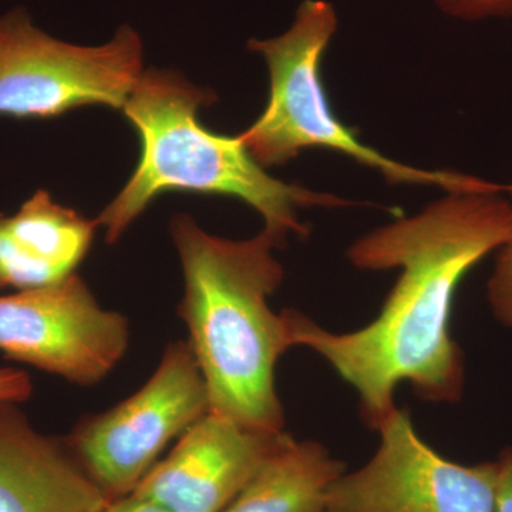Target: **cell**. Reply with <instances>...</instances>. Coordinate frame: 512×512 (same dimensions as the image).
<instances>
[{
    "label": "cell",
    "mask_w": 512,
    "mask_h": 512,
    "mask_svg": "<svg viewBox=\"0 0 512 512\" xmlns=\"http://www.w3.org/2000/svg\"><path fill=\"white\" fill-rule=\"evenodd\" d=\"M503 184L447 192L419 214L357 239L349 261L366 271L400 269L382 311L365 328L329 332L285 309L293 346L311 349L355 389L367 426L379 429L397 409L394 392L409 383L433 403H456L466 382L464 355L450 333L451 308L464 276L512 235Z\"/></svg>",
    "instance_id": "obj_1"
},
{
    "label": "cell",
    "mask_w": 512,
    "mask_h": 512,
    "mask_svg": "<svg viewBox=\"0 0 512 512\" xmlns=\"http://www.w3.org/2000/svg\"><path fill=\"white\" fill-rule=\"evenodd\" d=\"M170 232L184 275L178 315L210 412L249 429L285 431L275 370L293 348L291 326L268 302L285 276L278 244L264 231L241 241L214 237L184 214L171 220Z\"/></svg>",
    "instance_id": "obj_2"
},
{
    "label": "cell",
    "mask_w": 512,
    "mask_h": 512,
    "mask_svg": "<svg viewBox=\"0 0 512 512\" xmlns=\"http://www.w3.org/2000/svg\"><path fill=\"white\" fill-rule=\"evenodd\" d=\"M217 96L173 70L148 69L123 107L140 137L136 170L96 222L116 244L148 205L165 192H194L237 198L264 218V232L279 248L291 235L308 237L299 221L306 208L352 205L336 195L288 184L268 174L241 136H224L202 126L198 111Z\"/></svg>",
    "instance_id": "obj_3"
},
{
    "label": "cell",
    "mask_w": 512,
    "mask_h": 512,
    "mask_svg": "<svg viewBox=\"0 0 512 512\" xmlns=\"http://www.w3.org/2000/svg\"><path fill=\"white\" fill-rule=\"evenodd\" d=\"M338 30L328 0H303L284 35L249 40L248 49L264 57L269 72L265 110L239 134L264 168L293 160L303 150H328L377 171L387 183L424 185L447 192L490 190L497 183L450 170H426L384 156L367 146L336 116L323 83L322 63Z\"/></svg>",
    "instance_id": "obj_4"
},
{
    "label": "cell",
    "mask_w": 512,
    "mask_h": 512,
    "mask_svg": "<svg viewBox=\"0 0 512 512\" xmlns=\"http://www.w3.org/2000/svg\"><path fill=\"white\" fill-rule=\"evenodd\" d=\"M143 72V43L128 26L107 45L84 47L36 28L25 8L0 18V117L52 119L94 104L123 110Z\"/></svg>",
    "instance_id": "obj_5"
},
{
    "label": "cell",
    "mask_w": 512,
    "mask_h": 512,
    "mask_svg": "<svg viewBox=\"0 0 512 512\" xmlns=\"http://www.w3.org/2000/svg\"><path fill=\"white\" fill-rule=\"evenodd\" d=\"M208 412L197 359L187 340H175L140 390L107 412L84 417L64 439L114 501L133 494L164 448Z\"/></svg>",
    "instance_id": "obj_6"
},
{
    "label": "cell",
    "mask_w": 512,
    "mask_h": 512,
    "mask_svg": "<svg viewBox=\"0 0 512 512\" xmlns=\"http://www.w3.org/2000/svg\"><path fill=\"white\" fill-rule=\"evenodd\" d=\"M130 325L101 308L74 274L59 284L0 296V352L80 387L103 382L126 356Z\"/></svg>",
    "instance_id": "obj_7"
},
{
    "label": "cell",
    "mask_w": 512,
    "mask_h": 512,
    "mask_svg": "<svg viewBox=\"0 0 512 512\" xmlns=\"http://www.w3.org/2000/svg\"><path fill=\"white\" fill-rule=\"evenodd\" d=\"M375 456L330 487L328 512H494L498 466H463L420 439L396 410L377 429Z\"/></svg>",
    "instance_id": "obj_8"
},
{
    "label": "cell",
    "mask_w": 512,
    "mask_h": 512,
    "mask_svg": "<svg viewBox=\"0 0 512 512\" xmlns=\"http://www.w3.org/2000/svg\"><path fill=\"white\" fill-rule=\"evenodd\" d=\"M286 436V431L249 429L208 412L133 494L178 512H224Z\"/></svg>",
    "instance_id": "obj_9"
},
{
    "label": "cell",
    "mask_w": 512,
    "mask_h": 512,
    "mask_svg": "<svg viewBox=\"0 0 512 512\" xmlns=\"http://www.w3.org/2000/svg\"><path fill=\"white\" fill-rule=\"evenodd\" d=\"M109 503L64 437L37 431L18 403H0V512H101Z\"/></svg>",
    "instance_id": "obj_10"
},
{
    "label": "cell",
    "mask_w": 512,
    "mask_h": 512,
    "mask_svg": "<svg viewBox=\"0 0 512 512\" xmlns=\"http://www.w3.org/2000/svg\"><path fill=\"white\" fill-rule=\"evenodd\" d=\"M99 227L37 191L15 215L0 212V291L43 288L76 274Z\"/></svg>",
    "instance_id": "obj_11"
},
{
    "label": "cell",
    "mask_w": 512,
    "mask_h": 512,
    "mask_svg": "<svg viewBox=\"0 0 512 512\" xmlns=\"http://www.w3.org/2000/svg\"><path fill=\"white\" fill-rule=\"evenodd\" d=\"M345 464L318 441L286 436L224 512H328Z\"/></svg>",
    "instance_id": "obj_12"
},
{
    "label": "cell",
    "mask_w": 512,
    "mask_h": 512,
    "mask_svg": "<svg viewBox=\"0 0 512 512\" xmlns=\"http://www.w3.org/2000/svg\"><path fill=\"white\" fill-rule=\"evenodd\" d=\"M504 194L512 205V184L505 185ZM487 299L494 318L512 329V235L498 249L493 275L488 279Z\"/></svg>",
    "instance_id": "obj_13"
},
{
    "label": "cell",
    "mask_w": 512,
    "mask_h": 512,
    "mask_svg": "<svg viewBox=\"0 0 512 512\" xmlns=\"http://www.w3.org/2000/svg\"><path fill=\"white\" fill-rule=\"evenodd\" d=\"M434 3L451 18L467 22L512 18V0H434Z\"/></svg>",
    "instance_id": "obj_14"
},
{
    "label": "cell",
    "mask_w": 512,
    "mask_h": 512,
    "mask_svg": "<svg viewBox=\"0 0 512 512\" xmlns=\"http://www.w3.org/2000/svg\"><path fill=\"white\" fill-rule=\"evenodd\" d=\"M33 394V382L25 370L0 367V403H22Z\"/></svg>",
    "instance_id": "obj_15"
},
{
    "label": "cell",
    "mask_w": 512,
    "mask_h": 512,
    "mask_svg": "<svg viewBox=\"0 0 512 512\" xmlns=\"http://www.w3.org/2000/svg\"><path fill=\"white\" fill-rule=\"evenodd\" d=\"M498 480L494 512H512V447H507L497 460Z\"/></svg>",
    "instance_id": "obj_16"
},
{
    "label": "cell",
    "mask_w": 512,
    "mask_h": 512,
    "mask_svg": "<svg viewBox=\"0 0 512 512\" xmlns=\"http://www.w3.org/2000/svg\"><path fill=\"white\" fill-rule=\"evenodd\" d=\"M101 512H178L173 508L148 500L140 495L131 494L119 500L110 501L107 507Z\"/></svg>",
    "instance_id": "obj_17"
}]
</instances>
